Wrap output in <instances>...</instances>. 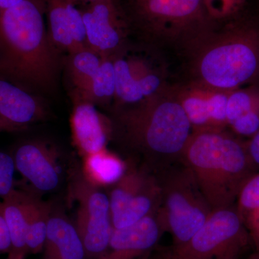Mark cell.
Masks as SVG:
<instances>
[{"mask_svg": "<svg viewBox=\"0 0 259 259\" xmlns=\"http://www.w3.org/2000/svg\"><path fill=\"white\" fill-rule=\"evenodd\" d=\"M15 169L35 193L56 190L60 185L61 168L57 148L41 140H27L17 145L11 153Z\"/></svg>", "mask_w": 259, "mask_h": 259, "instance_id": "obj_10", "label": "cell"}, {"mask_svg": "<svg viewBox=\"0 0 259 259\" xmlns=\"http://www.w3.org/2000/svg\"><path fill=\"white\" fill-rule=\"evenodd\" d=\"M75 146L83 157L105 149L112 134V125L90 102L75 99L71 119Z\"/></svg>", "mask_w": 259, "mask_h": 259, "instance_id": "obj_15", "label": "cell"}, {"mask_svg": "<svg viewBox=\"0 0 259 259\" xmlns=\"http://www.w3.org/2000/svg\"><path fill=\"white\" fill-rule=\"evenodd\" d=\"M69 196L77 202L75 223L87 259H100L106 250L114 227L110 199L83 176L81 168L70 172Z\"/></svg>", "mask_w": 259, "mask_h": 259, "instance_id": "obj_8", "label": "cell"}, {"mask_svg": "<svg viewBox=\"0 0 259 259\" xmlns=\"http://www.w3.org/2000/svg\"><path fill=\"white\" fill-rule=\"evenodd\" d=\"M47 116L45 105L38 97L0 77V119L22 131Z\"/></svg>", "mask_w": 259, "mask_h": 259, "instance_id": "obj_16", "label": "cell"}, {"mask_svg": "<svg viewBox=\"0 0 259 259\" xmlns=\"http://www.w3.org/2000/svg\"><path fill=\"white\" fill-rule=\"evenodd\" d=\"M115 57L104 58L92 79L82 88L76 90V99L95 105L107 103L115 97Z\"/></svg>", "mask_w": 259, "mask_h": 259, "instance_id": "obj_20", "label": "cell"}, {"mask_svg": "<svg viewBox=\"0 0 259 259\" xmlns=\"http://www.w3.org/2000/svg\"><path fill=\"white\" fill-rule=\"evenodd\" d=\"M116 126L122 142L145 158V163L159 175L182 156L192 128L171 87L121 110Z\"/></svg>", "mask_w": 259, "mask_h": 259, "instance_id": "obj_3", "label": "cell"}, {"mask_svg": "<svg viewBox=\"0 0 259 259\" xmlns=\"http://www.w3.org/2000/svg\"><path fill=\"white\" fill-rule=\"evenodd\" d=\"M52 209L51 202L42 200L32 192L26 236L28 254L42 251Z\"/></svg>", "mask_w": 259, "mask_h": 259, "instance_id": "obj_21", "label": "cell"}, {"mask_svg": "<svg viewBox=\"0 0 259 259\" xmlns=\"http://www.w3.org/2000/svg\"><path fill=\"white\" fill-rule=\"evenodd\" d=\"M127 165L106 148L83 157V176L97 187L114 185L127 169Z\"/></svg>", "mask_w": 259, "mask_h": 259, "instance_id": "obj_19", "label": "cell"}, {"mask_svg": "<svg viewBox=\"0 0 259 259\" xmlns=\"http://www.w3.org/2000/svg\"><path fill=\"white\" fill-rule=\"evenodd\" d=\"M71 3L76 5H87L91 4V3H95V2L100 1V0H69Z\"/></svg>", "mask_w": 259, "mask_h": 259, "instance_id": "obj_34", "label": "cell"}, {"mask_svg": "<svg viewBox=\"0 0 259 259\" xmlns=\"http://www.w3.org/2000/svg\"><path fill=\"white\" fill-rule=\"evenodd\" d=\"M236 17L214 21L182 51L189 83L231 92L258 77L259 26Z\"/></svg>", "mask_w": 259, "mask_h": 259, "instance_id": "obj_1", "label": "cell"}, {"mask_svg": "<svg viewBox=\"0 0 259 259\" xmlns=\"http://www.w3.org/2000/svg\"><path fill=\"white\" fill-rule=\"evenodd\" d=\"M18 131H21L18 127H15V126L10 125L5 121L0 119V133L2 132H18Z\"/></svg>", "mask_w": 259, "mask_h": 259, "instance_id": "obj_32", "label": "cell"}, {"mask_svg": "<svg viewBox=\"0 0 259 259\" xmlns=\"http://www.w3.org/2000/svg\"><path fill=\"white\" fill-rule=\"evenodd\" d=\"M32 192L25 187H16L2 199L3 214L11 239V250L8 258L25 259L28 254L27 231Z\"/></svg>", "mask_w": 259, "mask_h": 259, "instance_id": "obj_17", "label": "cell"}, {"mask_svg": "<svg viewBox=\"0 0 259 259\" xmlns=\"http://www.w3.org/2000/svg\"><path fill=\"white\" fill-rule=\"evenodd\" d=\"M69 70L76 90L82 88L97 72L104 58L88 47L70 54Z\"/></svg>", "mask_w": 259, "mask_h": 259, "instance_id": "obj_24", "label": "cell"}, {"mask_svg": "<svg viewBox=\"0 0 259 259\" xmlns=\"http://www.w3.org/2000/svg\"><path fill=\"white\" fill-rule=\"evenodd\" d=\"M49 37L54 47L72 54L88 47L81 10L69 0H44Z\"/></svg>", "mask_w": 259, "mask_h": 259, "instance_id": "obj_14", "label": "cell"}, {"mask_svg": "<svg viewBox=\"0 0 259 259\" xmlns=\"http://www.w3.org/2000/svg\"><path fill=\"white\" fill-rule=\"evenodd\" d=\"M171 89L188 117L192 131H222L228 125L227 103L232 91H220L189 82Z\"/></svg>", "mask_w": 259, "mask_h": 259, "instance_id": "obj_12", "label": "cell"}, {"mask_svg": "<svg viewBox=\"0 0 259 259\" xmlns=\"http://www.w3.org/2000/svg\"><path fill=\"white\" fill-rule=\"evenodd\" d=\"M42 259H87L76 226L67 216L53 207Z\"/></svg>", "mask_w": 259, "mask_h": 259, "instance_id": "obj_18", "label": "cell"}, {"mask_svg": "<svg viewBox=\"0 0 259 259\" xmlns=\"http://www.w3.org/2000/svg\"><path fill=\"white\" fill-rule=\"evenodd\" d=\"M182 161L213 210L232 207L255 168L246 143L225 130L192 131Z\"/></svg>", "mask_w": 259, "mask_h": 259, "instance_id": "obj_4", "label": "cell"}, {"mask_svg": "<svg viewBox=\"0 0 259 259\" xmlns=\"http://www.w3.org/2000/svg\"><path fill=\"white\" fill-rule=\"evenodd\" d=\"M81 10L89 49L103 58L120 54L128 28L115 0H100Z\"/></svg>", "mask_w": 259, "mask_h": 259, "instance_id": "obj_11", "label": "cell"}, {"mask_svg": "<svg viewBox=\"0 0 259 259\" xmlns=\"http://www.w3.org/2000/svg\"><path fill=\"white\" fill-rule=\"evenodd\" d=\"M120 55V54H119ZM117 55L114 58L115 97L119 103L136 105L145 100L139 83L135 78L128 59Z\"/></svg>", "mask_w": 259, "mask_h": 259, "instance_id": "obj_23", "label": "cell"}, {"mask_svg": "<svg viewBox=\"0 0 259 259\" xmlns=\"http://www.w3.org/2000/svg\"><path fill=\"white\" fill-rule=\"evenodd\" d=\"M127 28L133 27L159 49L182 53L214 23L204 0H123L117 3Z\"/></svg>", "mask_w": 259, "mask_h": 259, "instance_id": "obj_5", "label": "cell"}, {"mask_svg": "<svg viewBox=\"0 0 259 259\" xmlns=\"http://www.w3.org/2000/svg\"><path fill=\"white\" fill-rule=\"evenodd\" d=\"M246 147L253 166L259 167V131L246 143Z\"/></svg>", "mask_w": 259, "mask_h": 259, "instance_id": "obj_30", "label": "cell"}, {"mask_svg": "<svg viewBox=\"0 0 259 259\" xmlns=\"http://www.w3.org/2000/svg\"><path fill=\"white\" fill-rule=\"evenodd\" d=\"M44 0H25L0 13V77L27 90L56 86L57 52L44 24Z\"/></svg>", "mask_w": 259, "mask_h": 259, "instance_id": "obj_2", "label": "cell"}, {"mask_svg": "<svg viewBox=\"0 0 259 259\" xmlns=\"http://www.w3.org/2000/svg\"><path fill=\"white\" fill-rule=\"evenodd\" d=\"M247 0H204L206 9L213 21H224L236 17Z\"/></svg>", "mask_w": 259, "mask_h": 259, "instance_id": "obj_26", "label": "cell"}, {"mask_svg": "<svg viewBox=\"0 0 259 259\" xmlns=\"http://www.w3.org/2000/svg\"><path fill=\"white\" fill-rule=\"evenodd\" d=\"M250 237L236 209H214L191 239L168 250L182 259H238Z\"/></svg>", "mask_w": 259, "mask_h": 259, "instance_id": "obj_7", "label": "cell"}, {"mask_svg": "<svg viewBox=\"0 0 259 259\" xmlns=\"http://www.w3.org/2000/svg\"><path fill=\"white\" fill-rule=\"evenodd\" d=\"M165 231L158 211L139 222L114 228L110 243L100 259H146Z\"/></svg>", "mask_w": 259, "mask_h": 259, "instance_id": "obj_13", "label": "cell"}, {"mask_svg": "<svg viewBox=\"0 0 259 259\" xmlns=\"http://www.w3.org/2000/svg\"><path fill=\"white\" fill-rule=\"evenodd\" d=\"M162 199L160 207L165 231L174 245L184 244L199 231L213 209L199 188L193 173L182 161L158 175Z\"/></svg>", "mask_w": 259, "mask_h": 259, "instance_id": "obj_6", "label": "cell"}, {"mask_svg": "<svg viewBox=\"0 0 259 259\" xmlns=\"http://www.w3.org/2000/svg\"><path fill=\"white\" fill-rule=\"evenodd\" d=\"M258 255H257L256 259H259V248H258Z\"/></svg>", "mask_w": 259, "mask_h": 259, "instance_id": "obj_35", "label": "cell"}, {"mask_svg": "<svg viewBox=\"0 0 259 259\" xmlns=\"http://www.w3.org/2000/svg\"><path fill=\"white\" fill-rule=\"evenodd\" d=\"M151 259H182L175 256V255L172 254L169 250L162 252V253H158L156 255H154Z\"/></svg>", "mask_w": 259, "mask_h": 259, "instance_id": "obj_33", "label": "cell"}, {"mask_svg": "<svg viewBox=\"0 0 259 259\" xmlns=\"http://www.w3.org/2000/svg\"><path fill=\"white\" fill-rule=\"evenodd\" d=\"M25 0H0V13L23 3Z\"/></svg>", "mask_w": 259, "mask_h": 259, "instance_id": "obj_31", "label": "cell"}, {"mask_svg": "<svg viewBox=\"0 0 259 259\" xmlns=\"http://www.w3.org/2000/svg\"><path fill=\"white\" fill-rule=\"evenodd\" d=\"M11 250V239L0 201V255L9 253Z\"/></svg>", "mask_w": 259, "mask_h": 259, "instance_id": "obj_29", "label": "cell"}, {"mask_svg": "<svg viewBox=\"0 0 259 259\" xmlns=\"http://www.w3.org/2000/svg\"><path fill=\"white\" fill-rule=\"evenodd\" d=\"M230 126L237 134L253 136L259 131V107L238 117Z\"/></svg>", "mask_w": 259, "mask_h": 259, "instance_id": "obj_28", "label": "cell"}, {"mask_svg": "<svg viewBox=\"0 0 259 259\" xmlns=\"http://www.w3.org/2000/svg\"><path fill=\"white\" fill-rule=\"evenodd\" d=\"M15 166L10 153L0 151V197L8 195L16 187Z\"/></svg>", "mask_w": 259, "mask_h": 259, "instance_id": "obj_27", "label": "cell"}, {"mask_svg": "<svg viewBox=\"0 0 259 259\" xmlns=\"http://www.w3.org/2000/svg\"><path fill=\"white\" fill-rule=\"evenodd\" d=\"M237 212L259 248V174L253 175L243 186L238 194Z\"/></svg>", "mask_w": 259, "mask_h": 259, "instance_id": "obj_22", "label": "cell"}, {"mask_svg": "<svg viewBox=\"0 0 259 259\" xmlns=\"http://www.w3.org/2000/svg\"><path fill=\"white\" fill-rule=\"evenodd\" d=\"M114 228H122L154 214L161 205V181L149 167L127 166L110 197Z\"/></svg>", "mask_w": 259, "mask_h": 259, "instance_id": "obj_9", "label": "cell"}, {"mask_svg": "<svg viewBox=\"0 0 259 259\" xmlns=\"http://www.w3.org/2000/svg\"><path fill=\"white\" fill-rule=\"evenodd\" d=\"M7 259H11V258H8H8H7Z\"/></svg>", "mask_w": 259, "mask_h": 259, "instance_id": "obj_36", "label": "cell"}, {"mask_svg": "<svg viewBox=\"0 0 259 259\" xmlns=\"http://www.w3.org/2000/svg\"><path fill=\"white\" fill-rule=\"evenodd\" d=\"M259 107V88H239L230 93L227 103V121L231 125L238 117Z\"/></svg>", "mask_w": 259, "mask_h": 259, "instance_id": "obj_25", "label": "cell"}]
</instances>
